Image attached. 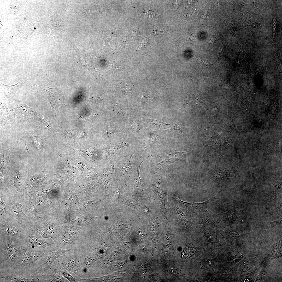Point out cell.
Here are the masks:
<instances>
[{"instance_id":"836d02e7","label":"cell","mask_w":282,"mask_h":282,"mask_svg":"<svg viewBox=\"0 0 282 282\" xmlns=\"http://www.w3.org/2000/svg\"><path fill=\"white\" fill-rule=\"evenodd\" d=\"M276 23H277L276 19V18H275L273 20V39L274 38V36L275 35V28L276 27Z\"/></svg>"},{"instance_id":"e0dca14e","label":"cell","mask_w":282,"mask_h":282,"mask_svg":"<svg viewBox=\"0 0 282 282\" xmlns=\"http://www.w3.org/2000/svg\"><path fill=\"white\" fill-rule=\"evenodd\" d=\"M37 121L41 130L43 131L51 132L54 131L49 121L43 116L41 114L39 115Z\"/></svg>"},{"instance_id":"cb8c5ba5","label":"cell","mask_w":282,"mask_h":282,"mask_svg":"<svg viewBox=\"0 0 282 282\" xmlns=\"http://www.w3.org/2000/svg\"><path fill=\"white\" fill-rule=\"evenodd\" d=\"M125 227H126L123 224L116 223L112 225L104 232V233L107 232L109 233L110 235V237L114 233L120 231Z\"/></svg>"},{"instance_id":"4dcf8cb0","label":"cell","mask_w":282,"mask_h":282,"mask_svg":"<svg viewBox=\"0 0 282 282\" xmlns=\"http://www.w3.org/2000/svg\"><path fill=\"white\" fill-rule=\"evenodd\" d=\"M227 236L229 238L234 239L236 238L238 236L237 232L233 230H229L226 233Z\"/></svg>"},{"instance_id":"8d00e7d4","label":"cell","mask_w":282,"mask_h":282,"mask_svg":"<svg viewBox=\"0 0 282 282\" xmlns=\"http://www.w3.org/2000/svg\"><path fill=\"white\" fill-rule=\"evenodd\" d=\"M222 50H220L219 52L218 53V58L222 55Z\"/></svg>"},{"instance_id":"5b68a950","label":"cell","mask_w":282,"mask_h":282,"mask_svg":"<svg viewBox=\"0 0 282 282\" xmlns=\"http://www.w3.org/2000/svg\"><path fill=\"white\" fill-rule=\"evenodd\" d=\"M75 228H68L62 230L58 246V249H74L80 237H83L81 232Z\"/></svg>"},{"instance_id":"8fae6325","label":"cell","mask_w":282,"mask_h":282,"mask_svg":"<svg viewBox=\"0 0 282 282\" xmlns=\"http://www.w3.org/2000/svg\"><path fill=\"white\" fill-rule=\"evenodd\" d=\"M35 277L38 282H65L63 277L53 265L50 269L37 275Z\"/></svg>"},{"instance_id":"8992f818","label":"cell","mask_w":282,"mask_h":282,"mask_svg":"<svg viewBox=\"0 0 282 282\" xmlns=\"http://www.w3.org/2000/svg\"><path fill=\"white\" fill-rule=\"evenodd\" d=\"M38 86L48 92L49 96L48 99L53 112L54 120L57 112L62 108L64 104L63 93L56 87L50 88L44 83V85Z\"/></svg>"},{"instance_id":"7c38bea8","label":"cell","mask_w":282,"mask_h":282,"mask_svg":"<svg viewBox=\"0 0 282 282\" xmlns=\"http://www.w3.org/2000/svg\"><path fill=\"white\" fill-rule=\"evenodd\" d=\"M176 197L180 203L184 205L185 210L187 212L190 214H197L209 203L217 199L218 198V196H215L204 202H184L179 199L177 196Z\"/></svg>"},{"instance_id":"4316f807","label":"cell","mask_w":282,"mask_h":282,"mask_svg":"<svg viewBox=\"0 0 282 282\" xmlns=\"http://www.w3.org/2000/svg\"><path fill=\"white\" fill-rule=\"evenodd\" d=\"M12 208L14 213L16 216L19 217L25 215L22 211V206L20 204L14 203Z\"/></svg>"},{"instance_id":"6da1fadb","label":"cell","mask_w":282,"mask_h":282,"mask_svg":"<svg viewBox=\"0 0 282 282\" xmlns=\"http://www.w3.org/2000/svg\"><path fill=\"white\" fill-rule=\"evenodd\" d=\"M22 245V240L16 237L0 234V272L13 273Z\"/></svg>"},{"instance_id":"30bf717a","label":"cell","mask_w":282,"mask_h":282,"mask_svg":"<svg viewBox=\"0 0 282 282\" xmlns=\"http://www.w3.org/2000/svg\"><path fill=\"white\" fill-rule=\"evenodd\" d=\"M23 84V82L20 81L12 85H5L0 82L1 96L9 105H11L16 91Z\"/></svg>"},{"instance_id":"7402d4cb","label":"cell","mask_w":282,"mask_h":282,"mask_svg":"<svg viewBox=\"0 0 282 282\" xmlns=\"http://www.w3.org/2000/svg\"><path fill=\"white\" fill-rule=\"evenodd\" d=\"M101 114L100 112L92 110L85 111L82 113L81 117L85 120H92L95 119Z\"/></svg>"},{"instance_id":"ba28073f","label":"cell","mask_w":282,"mask_h":282,"mask_svg":"<svg viewBox=\"0 0 282 282\" xmlns=\"http://www.w3.org/2000/svg\"><path fill=\"white\" fill-rule=\"evenodd\" d=\"M22 225L11 222H2L0 223V234L16 237L22 240L28 229Z\"/></svg>"},{"instance_id":"52a82bcc","label":"cell","mask_w":282,"mask_h":282,"mask_svg":"<svg viewBox=\"0 0 282 282\" xmlns=\"http://www.w3.org/2000/svg\"><path fill=\"white\" fill-rule=\"evenodd\" d=\"M72 249H62L59 248L57 250L48 253L45 261L41 265L33 270L30 273L28 278H34L37 275L50 269L55 261L66 252Z\"/></svg>"},{"instance_id":"603a6c76","label":"cell","mask_w":282,"mask_h":282,"mask_svg":"<svg viewBox=\"0 0 282 282\" xmlns=\"http://www.w3.org/2000/svg\"><path fill=\"white\" fill-rule=\"evenodd\" d=\"M186 104H188L192 107L198 106L204 107L205 106V102L199 96L194 95L191 101Z\"/></svg>"},{"instance_id":"5bb4252c","label":"cell","mask_w":282,"mask_h":282,"mask_svg":"<svg viewBox=\"0 0 282 282\" xmlns=\"http://www.w3.org/2000/svg\"><path fill=\"white\" fill-rule=\"evenodd\" d=\"M0 282L3 280L5 281H11L13 282H38L36 278H28L22 275L12 274L8 273L0 272Z\"/></svg>"},{"instance_id":"4fadbf2b","label":"cell","mask_w":282,"mask_h":282,"mask_svg":"<svg viewBox=\"0 0 282 282\" xmlns=\"http://www.w3.org/2000/svg\"><path fill=\"white\" fill-rule=\"evenodd\" d=\"M13 106L19 115L26 119L35 116L37 113L33 109L20 101H15Z\"/></svg>"},{"instance_id":"ac0fdd59","label":"cell","mask_w":282,"mask_h":282,"mask_svg":"<svg viewBox=\"0 0 282 282\" xmlns=\"http://www.w3.org/2000/svg\"><path fill=\"white\" fill-rule=\"evenodd\" d=\"M200 230L207 238L213 244H217L218 241L214 233L208 227L202 226L200 227Z\"/></svg>"},{"instance_id":"7a4b0ae2","label":"cell","mask_w":282,"mask_h":282,"mask_svg":"<svg viewBox=\"0 0 282 282\" xmlns=\"http://www.w3.org/2000/svg\"><path fill=\"white\" fill-rule=\"evenodd\" d=\"M48 254L23 244L18 260L14 271L11 274L22 275L28 278L31 272L45 261Z\"/></svg>"},{"instance_id":"f1b7e54d","label":"cell","mask_w":282,"mask_h":282,"mask_svg":"<svg viewBox=\"0 0 282 282\" xmlns=\"http://www.w3.org/2000/svg\"><path fill=\"white\" fill-rule=\"evenodd\" d=\"M211 264L210 260L206 258L199 262L198 265V266L199 268L204 269L210 266Z\"/></svg>"},{"instance_id":"83f0119b","label":"cell","mask_w":282,"mask_h":282,"mask_svg":"<svg viewBox=\"0 0 282 282\" xmlns=\"http://www.w3.org/2000/svg\"><path fill=\"white\" fill-rule=\"evenodd\" d=\"M247 25L248 26L254 28H258L261 26V24L258 22L256 20L251 17L249 18Z\"/></svg>"},{"instance_id":"484cf974","label":"cell","mask_w":282,"mask_h":282,"mask_svg":"<svg viewBox=\"0 0 282 282\" xmlns=\"http://www.w3.org/2000/svg\"><path fill=\"white\" fill-rule=\"evenodd\" d=\"M54 266L55 267V266ZM55 267L63 277L68 280L69 282H77L76 278L73 277L68 272V271L65 269H59L56 267Z\"/></svg>"},{"instance_id":"9c48e42d","label":"cell","mask_w":282,"mask_h":282,"mask_svg":"<svg viewBox=\"0 0 282 282\" xmlns=\"http://www.w3.org/2000/svg\"><path fill=\"white\" fill-rule=\"evenodd\" d=\"M195 218L197 223L207 226H214L218 222V218L207 205L201 209Z\"/></svg>"},{"instance_id":"d4e9b609","label":"cell","mask_w":282,"mask_h":282,"mask_svg":"<svg viewBox=\"0 0 282 282\" xmlns=\"http://www.w3.org/2000/svg\"><path fill=\"white\" fill-rule=\"evenodd\" d=\"M117 126L111 121L108 122L106 126V132L109 138L114 133L119 131Z\"/></svg>"},{"instance_id":"d6986e66","label":"cell","mask_w":282,"mask_h":282,"mask_svg":"<svg viewBox=\"0 0 282 282\" xmlns=\"http://www.w3.org/2000/svg\"><path fill=\"white\" fill-rule=\"evenodd\" d=\"M127 145V144L123 143H117L113 145L106 146L105 148V151L107 153L106 158L108 159L110 158L117 150Z\"/></svg>"},{"instance_id":"2e32d148","label":"cell","mask_w":282,"mask_h":282,"mask_svg":"<svg viewBox=\"0 0 282 282\" xmlns=\"http://www.w3.org/2000/svg\"><path fill=\"white\" fill-rule=\"evenodd\" d=\"M1 114L7 119H11L17 122H19L20 118L13 111L11 105H7L1 103Z\"/></svg>"},{"instance_id":"d590c367","label":"cell","mask_w":282,"mask_h":282,"mask_svg":"<svg viewBox=\"0 0 282 282\" xmlns=\"http://www.w3.org/2000/svg\"><path fill=\"white\" fill-rule=\"evenodd\" d=\"M216 37H214L211 39L209 43L214 44L216 41Z\"/></svg>"},{"instance_id":"d6a6232c","label":"cell","mask_w":282,"mask_h":282,"mask_svg":"<svg viewBox=\"0 0 282 282\" xmlns=\"http://www.w3.org/2000/svg\"><path fill=\"white\" fill-rule=\"evenodd\" d=\"M227 27L229 30L234 34L236 33L237 32L236 27L233 24L231 23H229Z\"/></svg>"},{"instance_id":"ffe728a7","label":"cell","mask_w":282,"mask_h":282,"mask_svg":"<svg viewBox=\"0 0 282 282\" xmlns=\"http://www.w3.org/2000/svg\"><path fill=\"white\" fill-rule=\"evenodd\" d=\"M196 62L197 66L206 74H210L213 72V64L207 63L201 60L198 57H197Z\"/></svg>"},{"instance_id":"e575fe53","label":"cell","mask_w":282,"mask_h":282,"mask_svg":"<svg viewBox=\"0 0 282 282\" xmlns=\"http://www.w3.org/2000/svg\"><path fill=\"white\" fill-rule=\"evenodd\" d=\"M282 218L274 222H270L272 226H274L281 223Z\"/></svg>"},{"instance_id":"3957f363","label":"cell","mask_w":282,"mask_h":282,"mask_svg":"<svg viewBox=\"0 0 282 282\" xmlns=\"http://www.w3.org/2000/svg\"><path fill=\"white\" fill-rule=\"evenodd\" d=\"M61 269L74 273L76 277L81 278L83 274L79 257L77 250L72 249L58 257L52 265Z\"/></svg>"},{"instance_id":"277c9868","label":"cell","mask_w":282,"mask_h":282,"mask_svg":"<svg viewBox=\"0 0 282 282\" xmlns=\"http://www.w3.org/2000/svg\"><path fill=\"white\" fill-rule=\"evenodd\" d=\"M29 229L24 239L23 244L42 251L48 254L57 250L58 249L54 243H49L46 238L43 237L38 233Z\"/></svg>"},{"instance_id":"44dd1931","label":"cell","mask_w":282,"mask_h":282,"mask_svg":"<svg viewBox=\"0 0 282 282\" xmlns=\"http://www.w3.org/2000/svg\"><path fill=\"white\" fill-rule=\"evenodd\" d=\"M173 152L168 154L167 158L159 164L167 165L173 163L176 160L181 158L183 155V154L185 152Z\"/></svg>"},{"instance_id":"1f68e13d","label":"cell","mask_w":282,"mask_h":282,"mask_svg":"<svg viewBox=\"0 0 282 282\" xmlns=\"http://www.w3.org/2000/svg\"><path fill=\"white\" fill-rule=\"evenodd\" d=\"M124 203L125 204L133 207L134 208H135L136 206V204L134 203L133 201L130 199L126 198L124 200Z\"/></svg>"},{"instance_id":"9a60e30c","label":"cell","mask_w":282,"mask_h":282,"mask_svg":"<svg viewBox=\"0 0 282 282\" xmlns=\"http://www.w3.org/2000/svg\"><path fill=\"white\" fill-rule=\"evenodd\" d=\"M139 168L134 177V187L132 192V195L137 198L140 197H148L146 193V190L143 186V184L140 178L139 174Z\"/></svg>"},{"instance_id":"f546056e","label":"cell","mask_w":282,"mask_h":282,"mask_svg":"<svg viewBox=\"0 0 282 282\" xmlns=\"http://www.w3.org/2000/svg\"><path fill=\"white\" fill-rule=\"evenodd\" d=\"M7 212L6 205L1 195L0 196V213L1 217L3 218Z\"/></svg>"}]
</instances>
